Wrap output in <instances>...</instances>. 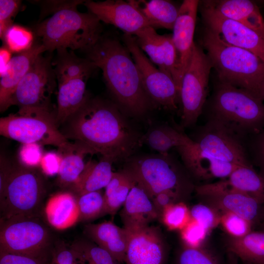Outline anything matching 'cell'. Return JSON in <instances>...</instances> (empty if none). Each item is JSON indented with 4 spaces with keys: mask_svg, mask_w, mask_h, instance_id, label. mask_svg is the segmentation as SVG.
Listing matches in <instances>:
<instances>
[{
    "mask_svg": "<svg viewBox=\"0 0 264 264\" xmlns=\"http://www.w3.org/2000/svg\"><path fill=\"white\" fill-rule=\"evenodd\" d=\"M113 102L88 96L63 125L67 139L80 143L113 163L126 161L140 145L141 134Z\"/></svg>",
    "mask_w": 264,
    "mask_h": 264,
    "instance_id": "1",
    "label": "cell"
},
{
    "mask_svg": "<svg viewBox=\"0 0 264 264\" xmlns=\"http://www.w3.org/2000/svg\"><path fill=\"white\" fill-rule=\"evenodd\" d=\"M85 51L86 58L102 70L113 102L126 115L139 117L152 108L130 51L117 39L102 35Z\"/></svg>",
    "mask_w": 264,
    "mask_h": 264,
    "instance_id": "2",
    "label": "cell"
},
{
    "mask_svg": "<svg viewBox=\"0 0 264 264\" xmlns=\"http://www.w3.org/2000/svg\"><path fill=\"white\" fill-rule=\"evenodd\" d=\"M85 1L75 0L37 24L34 33L46 51L51 53L62 49L85 51L102 36L101 21L91 13L77 9L78 5Z\"/></svg>",
    "mask_w": 264,
    "mask_h": 264,
    "instance_id": "3",
    "label": "cell"
},
{
    "mask_svg": "<svg viewBox=\"0 0 264 264\" xmlns=\"http://www.w3.org/2000/svg\"><path fill=\"white\" fill-rule=\"evenodd\" d=\"M201 43L220 83L244 89L258 97L264 79L263 61L247 50L229 44L207 27Z\"/></svg>",
    "mask_w": 264,
    "mask_h": 264,
    "instance_id": "4",
    "label": "cell"
},
{
    "mask_svg": "<svg viewBox=\"0 0 264 264\" xmlns=\"http://www.w3.org/2000/svg\"><path fill=\"white\" fill-rule=\"evenodd\" d=\"M209 120L242 138L264 129V103L249 91L219 83L213 96Z\"/></svg>",
    "mask_w": 264,
    "mask_h": 264,
    "instance_id": "5",
    "label": "cell"
},
{
    "mask_svg": "<svg viewBox=\"0 0 264 264\" xmlns=\"http://www.w3.org/2000/svg\"><path fill=\"white\" fill-rule=\"evenodd\" d=\"M46 185L36 168L12 163L0 189V220L23 217H41Z\"/></svg>",
    "mask_w": 264,
    "mask_h": 264,
    "instance_id": "6",
    "label": "cell"
},
{
    "mask_svg": "<svg viewBox=\"0 0 264 264\" xmlns=\"http://www.w3.org/2000/svg\"><path fill=\"white\" fill-rule=\"evenodd\" d=\"M1 135L22 144L38 143L66 148L70 142L57 125L51 109H19L0 118Z\"/></svg>",
    "mask_w": 264,
    "mask_h": 264,
    "instance_id": "7",
    "label": "cell"
},
{
    "mask_svg": "<svg viewBox=\"0 0 264 264\" xmlns=\"http://www.w3.org/2000/svg\"><path fill=\"white\" fill-rule=\"evenodd\" d=\"M123 169L151 199L165 191L183 193L190 185L179 165L168 154L132 156Z\"/></svg>",
    "mask_w": 264,
    "mask_h": 264,
    "instance_id": "8",
    "label": "cell"
},
{
    "mask_svg": "<svg viewBox=\"0 0 264 264\" xmlns=\"http://www.w3.org/2000/svg\"><path fill=\"white\" fill-rule=\"evenodd\" d=\"M55 242L41 217L0 220V251L48 258Z\"/></svg>",
    "mask_w": 264,
    "mask_h": 264,
    "instance_id": "9",
    "label": "cell"
},
{
    "mask_svg": "<svg viewBox=\"0 0 264 264\" xmlns=\"http://www.w3.org/2000/svg\"><path fill=\"white\" fill-rule=\"evenodd\" d=\"M212 68L207 55L195 44L190 63L183 76L180 90L182 106L181 125L183 128L194 125L202 112Z\"/></svg>",
    "mask_w": 264,
    "mask_h": 264,
    "instance_id": "10",
    "label": "cell"
},
{
    "mask_svg": "<svg viewBox=\"0 0 264 264\" xmlns=\"http://www.w3.org/2000/svg\"><path fill=\"white\" fill-rule=\"evenodd\" d=\"M43 54L18 84L11 97V106H17L19 109H51L50 99L57 79L52 57Z\"/></svg>",
    "mask_w": 264,
    "mask_h": 264,
    "instance_id": "11",
    "label": "cell"
},
{
    "mask_svg": "<svg viewBox=\"0 0 264 264\" xmlns=\"http://www.w3.org/2000/svg\"><path fill=\"white\" fill-rule=\"evenodd\" d=\"M122 40L137 67L144 89L152 102L170 110H176L180 96L173 79L151 62L139 47L133 36L124 34Z\"/></svg>",
    "mask_w": 264,
    "mask_h": 264,
    "instance_id": "12",
    "label": "cell"
},
{
    "mask_svg": "<svg viewBox=\"0 0 264 264\" xmlns=\"http://www.w3.org/2000/svg\"><path fill=\"white\" fill-rule=\"evenodd\" d=\"M240 137L208 120L194 141L197 147L217 159L240 166L251 165Z\"/></svg>",
    "mask_w": 264,
    "mask_h": 264,
    "instance_id": "13",
    "label": "cell"
},
{
    "mask_svg": "<svg viewBox=\"0 0 264 264\" xmlns=\"http://www.w3.org/2000/svg\"><path fill=\"white\" fill-rule=\"evenodd\" d=\"M201 12L206 27L226 42L247 50L264 62V38L255 31L220 14L210 1H203Z\"/></svg>",
    "mask_w": 264,
    "mask_h": 264,
    "instance_id": "14",
    "label": "cell"
},
{
    "mask_svg": "<svg viewBox=\"0 0 264 264\" xmlns=\"http://www.w3.org/2000/svg\"><path fill=\"white\" fill-rule=\"evenodd\" d=\"M83 4L101 22L114 25L124 34L135 36L143 29L151 26L132 0H85Z\"/></svg>",
    "mask_w": 264,
    "mask_h": 264,
    "instance_id": "15",
    "label": "cell"
},
{
    "mask_svg": "<svg viewBox=\"0 0 264 264\" xmlns=\"http://www.w3.org/2000/svg\"><path fill=\"white\" fill-rule=\"evenodd\" d=\"M199 1L184 0L180 5L173 28L172 40L178 60V78L181 85L183 76L190 63L195 43L194 36Z\"/></svg>",
    "mask_w": 264,
    "mask_h": 264,
    "instance_id": "16",
    "label": "cell"
},
{
    "mask_svg": "<svg viewBox=\"0 0 264 264\" xmlns=\"http://www.w3.org/2000/svg\"><path fill=\"white\" fill-rule=\"evenodd\" d=\"M129 232L126 264H164L165 249L159 230L149 226Z\"/></svg>",
    "mask_w": 264,
    "mask_h": 264,
    "instance_id": "17",
    "label": "cell"
},
{
    "mask_svg": "<svg viewBox=\"0 0 264 264\" xmlns=\"http://www.w3.org/2000/svg\"><path fill=\"white\" fill-rule=\"evenodd\" d=\"M177 149L187 169L195 177L202 180L225 179L240 166L217 159L203 153L197 147L194 142Z\"/></svg>",
    "mask_w": 264,
    "mask_h": 264,
    "instance_id": "18",
    "label": "cell"
},
{
    "mask_svg": "<svg viewBox=\"0 0 264 264\" xmlns=\"http://www.w3.org/2000/svg\"><path fill=\"white\" fill-rule=\"evenodd\" d=\"M45 51V48L41 43H35L30 49L12 57L6 71L0 77L1 112L11 106V97L18 84L38 56Z\"/></svg>",
    "mask_w": 264,
    "mask_h": 264,
    "instance_id": "19",
    "label": "cell"
},
{
    "mask_svg": "<svg viewBox=\"0 0 264 264\" xmlns=\"http://www.w3.org/2000/svg\"><path fill=\"white\" fill-rule=\"evenodd\" d=\"M123 206L120 216L124 228L130 232L148 227L159 218L152 199L137 184L130 191Z\"/></svg>",
    "mask_w": 264,
    "mask_h": 264,
    "instance_id": "20",
    "label": "cell"
},
{
    "mask_svg": "<svg viewBox=\"0 0 264 264\" xmlns=\"http://www.w3.org/2000/svg\"><path fill=\"white\" fill-rule=\"evenodd\" d=\"M210 205L221 213L230 212L248 220L252 224L264 216L262 204L253 198L231 190L201 197Z\"/></svg>",
    "mask_w": 264,
    "mask_h": 264,
    "instance_id": "21",
    "label": "cell"
},
{
    "mask_svg": "<svg viewBox=\"0 0 264 264\" xmlns=\"http://www.w3.org/2000/svg\"><path fill=\"white\" fill-rule=\"evenodd\" d=\"M84 232L89 240L108 251L118 263L125 262L130 232L111 221L88 223Z\"/></svg>",
    "mask_w": 264,
    "mask_h": 264,
    "instance_id": "22",
    "label": "cell"
},
{
    "mask_svg": "<svg viewBox=\"0 0 264 264\" xmlns=\"http://www.w3.org/2000/svg\"><path fill=\"white\" fill-rule=\"evenodd\" d=\"M44 211L49 224L58 230L69 228L79 221L77 197L70 191L58 192L51 196Z\"/></svg>",
    "mask_w": 264,
    "mask_h": 264,
    "instance_id": "23",
    "label": "cell"
},
{
    "mask_svg": "<svg viewBox=\"0 0 264 264\" xmlns=\"http://www.w3.org/2000/svg\"><path fill=\"white\" fill-rule=\"evenodd\" d=\"M209 1L223 16L242 24L264 38V19L255 2L249 0Z\"/></svg>",
    "mask_w": 264,
    "mask_h": 264,
    "instance_id": "24",
    "label": "cell"
},
{
    "mask_svg": "<svg viewBox=\"0 0 264 264\" xmlns=\"http://www.w3.org/2000/svg\"><path fill=\"white\" fill-rule=\"evenodd\" d=\"M88 80L76 78L58 84L55 111V120L58 127L74 114L88 97L86 91Z\"/></svg>",
    "mask_w": 264,
    "mask_h": 264,
    "instance_id": "25",
    "label": "cell"
},
{
    "mask_svg": "<svg viewBox=\"0 0 264 264\" xmlns=\"http://www.w3.org/2000/svg\"><path fill=\"white\" fill-rule=\"evenodd\" d=\"M58 151L62 161L58 174V183L61 188L68 189L84 170L86 164L85 157L95 153L87 146L77 142H70L65 148Z\"/></svg>",
    "mask_w": 264,
    "mask_h": 264,
    "instance_id": "26",
    "label": "cell"
},
{
    "mask_svg": "<svg viewBox=\"0 0 264 264\" xmlns=\"http://www.w3.org/2000/svg\"><path fill=\"white\" fill-rule=\"evenodd\" d=\"M113 163L103 157L99 161H88L77 180L68 190L78 196L105 188L112 176Z\"/></svg>",
    "mask_w": 264,
    "mask_h": 264,
    "instance_id": "27",
    "label": "cell"
},
{
    "mask_svg": "<svg viewBox=\"0 0 264 264\" xmlns=\"http://www.w3.org/2000/svg\"><path fill=\"white\" fill-rule=\"evenodd\" d=\"M56 51L52 65L58 84L76 78L88 79L97 68L89 60L77 56L72 50L62 49Z\"/></svg>",
    "mask_w": 264,
    "mask_h": 264,
    "instance_id": "28",
    "label": "cell"
},
{
    "mask_svg": "<svg viewBox=\"0 0 264 264\" xmlns=\"http://www.w3.org/2000/svg\"><path fill=\"white\" fill-rule=\"evenodd\" d=\"M193 143L194 141L182 132L163 124L150 128L140 139V145L145 144L162 154H168L173 148L177 149Z\"/></svg>",
    "mask_w": 264,
    "mask_h": 264,
    "instance_id": "29",
    "label": "cell"
},
{
    "mask_svg": "<svg viewBox=\"0 0 264 264\" xmlns=\"http://www.w3.org/2000/svg\"><path fill=\"white\" fill-rule=\"evenodd\" d=\"M228 252L251 264H264V231H251L240 238L226 240Z\"/></svg>",
    "mask_w": 264,
    "mask_h": 264,
    "instance_id": "30",
    "label": "cell"
},
{
    "mask_svg": "<svg viewBox=\"0 0 264 264\" xmlns=\"http://www.w3.org/2000/svg\"><path fill=\"white\" fill-rule=\"evenodd\" d=\"M152 27L172 29L178 16L179 7L168 0H132Z\"/></svg>",
    "mask_w": 264,
    "mask_h": 264,
    "instance_id": "31",
    "label": "cell"
},
{
    "mask_svg": "<svg viewBox=\"0 0 264 264\" xmlns=\"http://www.w3.org/2000/svg\"><path fill=\"white\" fill-rule=\"evenodd\" d=\"M227 179L234 190L264 203V177L255 171L252 165L239 166Z\"/></svg>",
    "mask_w": 264,
    "mask_h": 264,
    "instance_id": "32",
    "label": "cell"
},
{
    "mask_svg": "<svg viewBox=\"0 0 264 264\" xmlns=\"http://www.w3.org/2000/svg\"><path fill=\"white\" fill-rule=\"evenodd\" d=\"M136 184L132 176L123 169L113 172L104 193L107 214H115L124 205L130 191Z\"/></svg>",
    "mask_w": 264,
    "mask_h": 264,
    "instance_id": "33",
    "label": "cell"
},
{
    "mask_svg": "<svg viewBox=\"0 0 264 264\" xmlns=\"http://www.w3.org/2000/svg\"><path fill=\"white\" fill-rule=\"evenodd\" d=\"M133 36L142 51L148 55L154 65L164 72V51L161 35L158 34L154 27L148 26Z\"/></svg>",
    "mask_w": 264,
    "mask_h": 264,
    "instance_id": "34",
    "label": "cell"
},
{
    "mask_svg": "<svg viewBox=\"0 0 264 264\" xmlns=\"http://www.w3.org/2000/svg\"><path fill=\"white\" fill-rule=\"evenodd\" d=\"M76 197L79 210V221H92L107 214L104 194L100 190Z\"/></svg>",
    "mask_w": 264,
    "mask_h": 264,
    "instance_id": "35",
    "label": "cell"
},
{
    "mask_svg": "<svg viewBox=\"0 0 264 264\" xmlns=\"http://www.w3.org/2000/svg\"><path fill=\"white\" fill-rule=\"evenodd\" d=\"M34 34L23 26L12 25L5 33L2 41L12 53H21L30 49L34 44Z\"/></svg>",
    "mask_w": 264,
    "mask_h": 264,
    "instance_id": "36",
    "label": "cell"
},
{
    "mask_svg": "<svg viewBox=\"0 0 264 264\" xmlns=\"http://www.w3.org/2000/svg\"><path fill=\"white\" fill-rule=\"evenodd\" d=\"M72 245L82 255L88 264H118L108 251L90 240H80Z\"/></svg>",
    "mask_w": 264,
    "mask_h": 264,
    "instance_id": "37",
    "label": "cell"
},
{
    "mask_svg": "<svg viewBox=\"0 0 264 264\" xmlns=\"http://www.w3.org/2000/svg\"><path fill=\"white\" fill-rule=\"evenodd\" d=\"M159 218L169 230L179 231L186 226L191 219L190 209L181 201L166 208Z\"/></svg>",
    "mask_w": 264,
    "mask_h": 264,
    "instance_id": "38",
    "label": "cell"
},
{
    "mask_svg": "<svg viewBox=\"0 0 264 264\" xmlns=\"http://www.w3.org/2000/svg\"><path fill=\"white\" fill-rule=\"evenodd\" d=\"M177 264H221L218 257L203 247L185 246L178 254Z\"/></svg>",
    "mask_w": 264,
    "mask_h": 264,
    "instance_id": "39",
    "label": "cell"
},
{
    "mask_svg": "<svg viewBox=\"0 0 264 264\" xmlns=\"http://www.w3.org/2000/svg\"><path fill=\"white\" fill-rule=\"evenodd\" d=\"M48 264H88L81 253L72 245L56 242Z\"/></svg>",
    "mask_w": 264,
    "mask_h": 264,
    "instance_id": "40",
    "label": "cell"
},
{
    "mask_svg": "<svg viewBox=\"0 0 264 264\" xmlns=\"http://www.w3.org/2000/svg\"><path fill=\"white\" fill-rule=\"evenodd\" d=\"M190 211L191 218L209 232L220 224L221 213L211 205L196 204L191 208Z\"/></svg>",
    "mask_w": 264,
    "mask_h": 264,
    "instance_id": "41",
    "label": "cell"
},
{
    "mask_svg": "<svg viewBox=\"0 0 264 264\" xmlns=\"http://www.w3.org/2000/svg\"><path fill=\"white\" fill-rule=\"evenodd\" d=\"M220 224L230 237L240 238L251 231L253 224L237 215L224 212L221 213Z\"/></svg>",
    "mask_w": 264,
    "mask_h": 264,
    "instance_id": "42",
    "label": "cell"
},
{
    "mask_svg": "<svg viewBox=\"0 0 264 264\" xmlns=\"http://www.w3.org/2000/svg\"><path fill=\"white\" fill-rule=\"evenodd\" d=\"M180 237L186 247H202L209 232L196 220L191 219L180 231Z\"/></svg>",
    "mask_w": 264,
    "mask_h": 264,
    "instance_id": "43",
    "label": "cell"
},
{
    "mask_svg": "<svg viewBox=\"0 0 264 264\" xmlns=\"http://www.w3.org/2000/svg\"><path fill=\"white\" fill-rule=\"evenodd\" d=\"M22 1L19 0H0V38L2 41L7 30L13 25L15 18L20 9Z\"/></svg>",
    "mask_w": 264,
    "mask_h": 264,
    "instance_id": "44",
    "label": "cell"
},
{
    "mask_svg": "<svg viewBox=\"0 0 264 264\" xmlns=\"http://www.w3.org/2000/svg\"><path fill=\"white\" fill-rule=\"evenodd\" d=\"M41 146L38 143L22 144L18 152L19 162L29 168L39 166L43 155Z\"/></svg>",
    "mask_w": 264,
    "mask_h": 264,
    "instance_id": "45",
    "label": "cell"
},
{
    "mask_svg": "<svg viewBox=\"0 0 264 264\" xmlns=\"http://www.w3.org/2000/svg\"><path fill=\"white\" fill-rule=\"evenodd\" d=\"M50 258H36L0 251V264H48Z\"/></svg>",
    "mask_w": 264,
    "mask_h": 264,
    "instance_id": "46",
    "label": "cell"
},
{
    "mask_svg": "<svg viewBox=\"0 0 264 264\" xmlns=\"http://www.w3.org/2000/svg\"><path fill=\"white\" fill-rule=\"evenodd\" d=\"M61 161L62 156L58 152H49L43 154L39 166L44 175L53 176L58 174Z\"/></svg>",
    "mask_w": 264,
    "mask_h": 264,
    "instance_id": "47",
    "label": "cell"
},
{
    "mask_svg": "<svg viewBox=\"0 0 264 264\" xmlns=\"http://www.w3.org/2000/svg\"><path fill=\"white\" fill-rule=\"evenodd\" d=\"M183 193L176 191L161 192L152 199L160 216L164 210L169 205L179 201Z\"/></svg>",
    "mask_w": 264,
    "mask_h": 264,
    "instance_id": "48",
    "label": "cell"
},
{
    "mask_svg": "<svg viewBox=\"0 0 264 264\" xmlns=\"http://www.w3.org/2000/svg\"><path fill=\"white\" fill-rule=\"evenodd\" d=\"M255 138L253 144L254 158L260 168V173L264 177V129L254 134Z\"/></svg>",
    "mask_w": 264,
    "mask_h": 264,
    "instance_id": "49",
    "label": "cell"
},
{
    "mask_svg": "<svg viewBox=\"0 0 264 264\" xmlns=\"http://www.w3.org/2000/svg\"><path fill=\"white\" fill-rule=\"evenodd\" d=\"M74 0H44L36 1L41 7L42 17L48 14H53L55 12L75 2Z\"/></svg>",
    "mask_w": 264,
    "mask_h": 264,
    "instance_id": "50",
    "label": "cell"
},
{
    "mask_svg": "<svg viewBox=\"0 0 264 264\" xmlns=\"http://www.w3.org/2000/svg\"><path fill=\"white\" fill-rule=\"evenodd\" d=\"M12 52L4 45L0 49V76H2L7 70L12 58Z\"/></svg>",
    "mask_w": 264,
    "mask_h": 264,
    "instance_id": "51",
    "label": "cell"
},
{
    "mask_svg": "<svg viewBox=\"0 0 264 264\" xmlns=\"http://www.w3.org/2000/svg\"><path fill=\"white\" fill-rule=\"evenodd\" d=\"M226 264H238V258L235 254L228 252Z\"/></svg>",
    "mask_w": 264,
    "mask_h": 264,
    "instance_id": "52",
    "label": "cell"
},
{
    "mask_svg": "<svg viewBox=\"0 0 264 264\" xmlns=\"http://www.w3.org/2000/svg\"><path fill=\"white\" fill-rule=\"evenodd\" d=\"M258 97L263 101L264 100V79L260 86Z\"/></svg>",
    "mask_w": 264,
    "mask_h": 264,
    "instance_id": "53",
    "label": "cell"
}]
</instances>
